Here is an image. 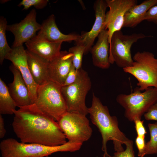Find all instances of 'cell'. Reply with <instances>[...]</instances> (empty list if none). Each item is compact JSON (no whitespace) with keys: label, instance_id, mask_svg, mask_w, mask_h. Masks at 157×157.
I'll return each mask as SVG.
<instances>
[{"label":"cell","instance_id":"obj_3","mask_svg":"<svg viewBox=\"0 0 157 157\" xmlns=\"http://www.w3.org/2000/svg\"><path fill=\"white\" fill-rule=\"evenodd\" d=\"M82 144L68 141L57 146H50L35 144L19 142L13 138L1 141V157H45L58 152H74L78 150Z\"/></svg>","mask_w":157,"mask_h":157},{"label":"cell","instance_id":"obj_15","mask_svg":"<svg viewBox=\"0 0 157 157\" xmlns=\"http://www.w3.org/2000/svg\"><path fill=\"white\" fill-rule=\"evenodd\" d=\"M10 67L14 78L8 88L17 106L19 108L33 104L28 88L20 72L13 64Z\"/></svg>","mask_w":157,"mask_h":157},{"label":"cell","instance_id":"obj_18","mask_svg":"<svg viewBox=\"0 0 157 157\" xmlns=\"http://www.w3.org/2000/svg\"><path fill=\"white\" fill-rule=\"evenodd\" d=\"M107 30L103 29L98 36V40L91 48L90 52L93 65L102 69L110 67L109 60L110 44Z\"/></svg>","mask_w":157,"mask_h":157},{"label":"cell","instance_id":"obj_30","mask_svg":"<svg viewBox=\"0 0 157 157\" xmlns=\"http://www.w3.org/2000/svg\"><path fill=\"white\" fill-rule=\"evenodd\" d=\"M144 115L146 120L157 121V103L152 105Z\"/></svg>","mask_w":157,"mask_h":157},{"label":"cell","instance_id":"obj_32","mask_svg":"<svg viewBox=\"0 0 157 157\" xmlns=\"http://www.w3.org/2000/svg\"><path fill=\"white\" fill-rule=\"evenodd\" d=\"M6 133L4 119L1 115H0V138H3L5 135Z\"/></svg>","mask_w":157,"mask_h":157},{"label":"cell","instance_id":"obj_8","mask_svg":"<svg viewBox=\"0 0 157 157\" xmlns=\"http://www.w3.org/2000/svg\"><path fill=\"white\" fill-rule=\"evenodd\" d=\"M149 36L142 33L124 35L121 31L113 35L110 45L109 60L110 64L115 63L123 69L131 66L133 61L131 53L133 44L140 39Z\"/></svg>","mask_w":157,"mask_h":157},{"label":"cell","instance_id":"obj_4","mask_svg":"<svg viewBox=\"0 0 157 157\" xmlns=\"http://www.w3.org/2000/svg\"><path fill=\"white\" fill-rule=\"evenodd\" d=\"M138 87L128 94H118L117 102L124 109V116L129 121L141 119L142 115L157 103V88H149L143 92Z\"/></svg>","mask_w":157,"mask_h":157},{"label":"cell","instance_id":"obj_31","mask_svg":"<svg viewBox=\"0 0 157 157\" xmlns=\"http://www.w3.org/2000/svg\"><path fill=\"white\" fill-rule=\"evenodd\" d=\"M134 122L137 136L145 137L147 132L143 124L144 121L141 120L140 119H136Z\"/></svg>","mask_w":157,"mask_h":157},{"label":"cell","instance_id":"obj_6","mask_svg":"<svg viewBox=\"0 0 157 157\" xmlns=\"http://www.w3.org/2000/svg\"><path fill=\"white\" fill-rule=\"evenodd\" d=\"M34 104L57 122L67 111L61 86L51 81L38 86Z\"/></svg>","mask_w":157,"mask_h":157},{"label":"cell","instance_id":"obj_16","mask_svg":"<svg viewBox=\"0 0 157 157\" xmlns=\"http://www.w3.org/2000/svg\"><path fill=\"white\" fill-rule=\"evenodd\" d=\"M41 25V28L36 35L39 38L49 42H63L75 41L79 35L62 33L56 25L55 16L53 14L49 16Z\"/></svg>","mask_w":157,"mask_h":157},{"label":"cell","instance_id":"obj_22","mask_svg":"<svg viewBox=\"0 0 157 157\" xmlns=\"http://www.w3.org/2000/svg\"><path fill=\"white\" fill-rule=\"evenodd\" d=\"M7 25L6 19L0 17V63L2 65L6 55L11 51L6 40V31Z\"/></svg>","mask_w":157,"mask_h":157},{"label":"cell","instance_id":"obj_17","mask_svg":"<svg viewBox=\"0 0 157 157\" xmlns=\"http://www.w3.org/2000/svg\"><path fill=\"white\" fill-rule=\"evenodd\" d=\"M62 43L49 42L36 35L25 43V45L27 50L49 61L59 55Z\"/></svg>","mask_w":157,"mask_h":157},{"label":"cell","instance_id":"obj_13","mask_svg":"<svg viewBox=\"0 0 157 157\" xmlns=\"http://www.w3.org/2000/svg\"><path fill=\"white\" fill-rule=\"evenodd\" d=\"M11 48V51L6 55L5 59L10 61L20 72L28 88L34 104L38 85L33 79L28 67L26 50L23 45Z\"/></svg>","mask_w":157,"mask_h":157},{"label":"cell","instance_id":"obj_10","mask_svg":"<svg viewBox=\"0 0 157 157\" xmlns=\"http://www.w3.org/2000/svg\"><path fill=\"white\" fill-rule=\"evenodd\" d=\"M109 10L106 13L105 28L107 30L110 45L112 36L121 31L123 27L124 17L127 11L137 4L136 0H106Z\"/></svg>","mask_w":157,"mask_h":157},{"label":"cell","instance_id":"obj_12","mask_svg":"<svg viewBox=\"0 0 157 157\" xmlns=\"http://www.w3.org/2000/svg\"><path fill=\"white\" fill-rule=\"evenodd\" d=\"M107 7L105 0H97L95 2L94 9L95 19L92 28L89 31L83 32L79 35L75 41L76 44L84 47V54H87L90 51L95 38L105 28L106 10Z\"/></svg>","mask_w":157,"mask_h":157},{"label":"cell","instance_id":"obj_2","mask_svg":"<svg viewBox=\"0 0 157 157\" xmlns=\"http://www.w3.org/2000/svg\"><path fill=\"white\" fill-rule=\"evenodd\" d=\"M88 114L92 123L98 129L102 138L101 149L103 157H110L107 150L108 142L112 140L115 152L124 150L122 145L129 139L119 129L118 122L115 116L110 115L108 109L92 93V104L88 108Z\"/></svg>","mask_w":157,"mask_h":157},{"label":"cell","instance_id":"obj_21","mask_svg":"<svg viewBox=\"0 0 157 157\" xmlns=\"http://www.w3.org/2000/svg\"><path fill=\"white\" fill-rule=\"evenodd\" d=\"M17 107L8 90V87L0 78V114L12 115Z\"/></svg>","mask_w":157,"mask_h":157},{"label":"cell","instance_id":"obj_5","mask_svg":"<svg viewBox=\"0 0 157 157\" xmlns=\"http://www.w3.org/2000/svg\"><path fill=\"white\" fill-rule=\"evenodd\" d=\"M131 66L123 69L137 80V85L141 91L149 88H157V58L148 51H138L134 55Z\"/></svg>","mask_w":157,"mask_h":157},{"label":"cell","instance_id":"obj_25","mask_svg":"<svg viewBox=\"0 0 157 157\" xmlns=\"http://www.w3.org/2000/svg\"><path fill=\"white\" fill-rule=\"evenodd\" d=\"M48 2V0H23L18 6H23L24 10H27L32 6L37 9H42L47 6Z\"/></svg>","mask_w":157,"mask_h":157},{"label":"cell","instance_id":"obj_24","mask_svg":"<svg viewBox=\"0 0 157 157\" xmlns=\"http://www.w3.org/2000/svg\"><path fill=\"white\" fill-rule=\"evenodd\" d=\"M85 49L84 46L76 44L75 46L70 48L68 50V52L73 54L72 64L77 70L82 68V58Z\"/></svg>","mask_w":157,"mask_h":157},{"label":"cell","instance_id":"obj_1","mask_svg":"<svg viewBox=\"0 0 157 157\" xmlns=\"http://www.w3.org/2000/svg\"><path fill=\"white\" fill-rule=\"evenodd\" d=\"M19 108L13 110L12 126L21 142L50 146L67 142L58 122L35 104Z\"/></svg>","mask_w":157,"mask_h":157},{"label":"cell","instance_id":"obj_7","mask_svg":"<svg viewBox=\"0 0 157 157\" xmlns=\"http://www.w3.org/2000/svg\"><path fill=\"white\" fill-rule=\"evenodd\" d=\"M79 70L76 80L70 85L61 86V90L67 111L77 112L86 115L88 112L85 99L91 89V82L87 72L82 68Z\"/></svg>","mask_w":157,"mask_h":157},{"label":"cell","instance_id":"obj_11","mask_svg":"<svg viewBox=\"0 0 157 157\" xmlns=\"http://www.w3.org/2000/svg\"><path fill=\"white\" fill-rule=\"evenodd\" d=\"M37 12L32 9L25 18L19 23L7 25L6 31L14 35V40L12 47L23 45L36 35V32L41 28V25L36 19Z\"/></svg>","mask_w":157,"mask_h":157},{"label":"cell","instance_id":"obj_27","mask_svg":"<svg viewBox=\"0 0 157 157\" xmlns=\"http://www.w3.org/2000/svg\"><path fill=\"white\" fill-rule=\"evenodd\" d=\"M79 74V70L76 69L72 65L63 86H67L73 83L77 79Z\"/></svg>","mask_w":157,"mask_h":157},{"label":"cell","instance_id":"obj_28","mask_svg":"<svg viewBox=\"0 0 157 157\" xmlns=\"http://www.w3.org/2000/svg\"><path fill=\"white\" fill-rule=\"evenodd\" d=\"M135 143L138 150V156L144 157L146 155L145 137L137 136L135 139Z\"/></svg>","mask_w":157,"mask_h":157},{"label":"cell","instance_id":"obj_9","mask_svg":"<svg viewBox=\"0 0 157 157\" xmlns=\"http://www.w3.org/2000/svg\"><path fill=\"white\" fill-rule=\"evenodd\" d=\"M58 122L68 141L82 143L88 140L92 133L86 115L77 112L67 111Z\"/></svg>","mask_w":157,"mask_h":157},{"label":"cell","instance_id":"obj_29","mask_svg":"<svg viewBox=\"0 0 157 157\" xmlns=\"http://www.w3.org/2000/svg\"><path fill=\"white\" fill-rule=\"evenodd\" d=\"M144 20L153 23L157 25V4L148 10L144 16Z\"/></svg>","mask_w":157,"mask_h":157},{"label":"cell","instance_id":"obj_14","mask_svg":"<svg viewBox=\"0 0 157 157\" xmlns=\"http://www.w3.org/2000/svg\"><path fill=\"white\" fill-rule=\"evenodd\" d=\"M73 56L71 53L62 51L58 56L49 62L48 75L50 81L61 87L63 85L73 65Z\"/></svg>","mask_w":157,"mask_h":157},{"label":"cell","instance_id":"obj_23","mask_svg":"<svg viewBox=\"0 0 157 157\" xmlns=\"http://www.w3.org/2000/svg\"><path fill=\"white\" fill-rule=\"evenodd\" d=\"M150 134V140L146 143V155L157 154V122L148 124Z\"/></svg>","mask_w":157,"mask_h":157},{"label":"cell","instance_id":"obj_19","mask_svg":"<svg viewBox=\"0 0 157 157\" xmlns=\"http://www.w3.org/2000/svg\"><path fill=\"white\" fill-rule=\"evenodd\" d=\"M28 67L33 79L38 86L49 81L48 75L49 61L26 50Z\"/></svg>","mask_w":157,"mask_h":157},{"label":"cell","instance_id":"obj_20","mask_svg":"<svg viewBox=\"0 0 157 157\" xmlns=\"http://www.w3.org/2000/svg\"><path fill=\"white\" fill-rule=\"evenodd\" d=\"M157 4V0H146L131 7L126 13L123 27L134 28L144 20V16L151 7Z\"/></svg>","mask_w":157,"mask_h":157},{"label":"cell","instance_id":"obj_26","mask_svg":"<svg viewBox=\"0 0 157 157\" xmlns=\"http://www.w3.org/2000/svg\"><path fill=\"white\" fill-rule=\"evenodd\" d=\"M126 149L121 152H115L113 156L110 157H135V153L133 148V141L129 140L124 144Z\"/></svg>","mask_w":157,"mask_h":157}]
</instances>
